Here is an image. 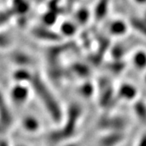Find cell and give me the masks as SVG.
Returning <instances> with one entry per match:
<instances>
[{"label":"cell","instance_id":"cell-19","mask_svg":"<svg viewBox=\"0 0 146 146\" xmlns=\"http://www.w3.org/2000/svg\"><path fill=\"white\" fill-rule=\"evenodd\" d=\"M76 31V25L71 21H64L60 26V32L64 36H72Z\"/></svg>","mask_w":146,"mask_h":146},{"label":"cell","instance_id":"cell-21","mask_svg":"<svg viewBox=\"0 0 146 146\" xmlns=\"http://www.w3.org/2000/svg\"><path fill=\"white\" fill-rule=\"evenodd\" d=\"M57 14L55 12L49 10V11H47L42 16V22L44 24V26L50 27L54 25L57 21Z\"/></svg>","mask_w":146,"mask_h":146},{"label":"cell","instance_id":"cell-17","mask_svg":"<svg viewBox=\"0 0 146 146\" xmlns=\"http://www.w3.org/2000/svg\"><path fill=\"white\" fill-rule=\"evenodd\" d=\"M134 111L137 118L142 123H146V104L141 100L136 101L134 104Z\"/></svg>","mask_w":146,"mask_h":146},{"label":"cell","instance_id":"cell-12","mask_svg":"<svg viewBox=\"0 0 146 146\" xmlns=\"http://www.w3.org/2000/svg\"><path fill=\"white\" fill-rule=\"evenodd\" d=\"M11 60L20 68H25L33 63V58L29 54L22 51L15 52L11 55Z\"/></svg>","mask_w":146,"mask_h":146},{"label":"cell","instance_id":"cell-35","mask_svg":"<svg viewBox=\"0 0 146 146\" xmlns=\"http://www.w3.org/2000/svg\"><path fill=\"white\" fill-rule=\"evenodd\" d=\"M36 1H42V0H36Z\"/></svg>","mask_w":146,"mask_h":146},{"label":"cell","instance_id":"cell-34","mask_svg":"<svg viewBox=\"0 0 146 146\" xmlns=\"http://www.w3.org/2000/svg\"><path fill=\"white\" fill-rule=\"evenodd\" d=\"M145 83H146V74H145Z\"/></svg>","mask_w":146,"mask_h":146},{"label":"cell","instance_id":"cell-22","mask_svg":"<svg viewBox=\"0 0 146 146\" xmlns=\"http://www.w3.org/2000/svg\"><path fill=\"white\" fill-rule=\"evenodd\" d=\"M13 15L14 13L11 8L8 10H0V29L7 25V23L13 18Z\"/></svg>","mask_w":146,"mask_h":146},{"label":"cell","instance_id":"cell-8","mask_svg":"<svg viewBox=\"0 0 146 146\" xmlns=\"http://www.w3.org/2000/svg\"><path fill=\"white\" fill-rule=\"evenodd\" d=\"M21 126L23 129L29 133L37 132L41 128L40 121L33 115H25L21 119Z\"/></svg>","mask_w":146,"mask_h":146},{"label":"cell","instance_id":"cell-29","mask_svg":"<svg viewBox=\"0 0 146 146\" xmlns=\"http://www.w3.org/2000/svg\"><path fill=\"white\" fill-rule=\"evenodd\" d=\"M0 146H11L9 144V142L6 140L5 138H3L0 140Z\"/></svg>","mask_w":146,"mask_h":146},{"label":"cell","instance_id":"cell-10","mask_svg":"<svg viewBox=\"0 0 146 146\" xmlns=\"http://www.w3.org/2000/svg\"><path fill=\"white\" fill-rule=\"evenodd\" d=\"M118 96L124 100H133L137 96V89L130 84H123L119 89Z\"/></svg>","mask_w":146,"mask_h":146},{"label":"cell","instance_id":"cell-11","mask_svg":"<svg viewBox=\"0 0 146 146\" xmlns=\"http://www.w3.org/2000/svg\"><path fill=\"white\" fill-rule=\"evenodd\" d=\"M110 0H98L94 7V16L96 21L103 20L109 9Z\"/></svg>","mask_w":146,"mask_h":146},{"label":"cell","instance_id":"cell-3","mask_svg":"<svg viewBox=\"0 0 146 146\" xmlns=\"http://www.w3.org/2000/svg\"><path fill=\"white\" fill-rule=\"evenodd\" d=\"M31 87L29 84L15 83L9 90V99L16 107H21L29 98Z\"/></svg>","mask_w":146,"mask_h":146},{"label":"cell","instance_id":"cell-24","mask_svg":"<svg viewBox=\"0 0 146 146\" xmlns=\"http://www.w3.org/2000/svg\"><path fill=\"white\" fill-rule=\"evenodd\" d=\"M94 85L91 83H89V82L84 83L83 85H81L80 88V94H81L82 96L85 97V98H89V97H91V96L93 95V94H94Z\"/></svg>","mask_w":146,"mask_h":146},{"label":"cell","instance_id":"cell-1","mask_svg":"<svg viewBox=\"0 0 146 146\" xmlns=\"http://www.w3.org/2000/svg\"><path fill=\"white\" fill-rule=\"evenodd\" d=\"M32 91L34 92L38 99L41 101L45 109L51 119L54 123H60L63 119V110L54 97L52 91L49 88L45 80L38 73H33L31 81L29 83Z\"/></svg>","mask_w":146,"mask_h":146},{"label":"cell","instance_id":"cell-18","mask_svg":"<svg viewBox=\"0 0 146 146\" xmlns=\"http://www.w3.org/2000/svg\"><path fill=\"white\" fill-rule=\"evenodd\" d=\"M130 25L139 33L146 36V22L143 19L131 17L130 19Z\"/></svg>","mask_w":146,"mask_h":146},{"label":"cell","instance_id":"cell-31","mask_svg":"<svg viewBox=\"0 0 146 146\" xmlns=\"http://www.w3.org/2000/svg\"><path fill=\"white\" fill-rule=\"evenodd\" d=\"M13 146V145H12ZM14 146H28V145H23V144H16V145H15Z\"/></svg>","mask_w":146,"mask_h":146},{"label":"cell","instance_id":"cell-33","mask_svg":"<svg viewBox=\"0 0 146 146\" xmlns=\"http://www.w3.org/2000/svg\"><path fill=\"white\" fill-rule=\"evenodd\" d=\"M68 146H77V145H68Z\"/></svg>","mask_w":146,"mask_h":146},{"label":"cell","instance_id":"cell-5","mask_svg":"<svg viewBox=\"0 0 146 146\" xmlns=\"http://www.w3.org/2000/svg\"><path fill=\"white\" fill-rule=\"evenodd\" d=\"M127 126L126 120L121 116L105 115L98 123V128L109 131H123Z\"/></svg>","mask_w":146,"mask_h":146},{"label":"cell","instance_id":"cell-7","mask_svg":"<svg viewBox=\"0 0 146 146\" xmlns=\"http://www.w3.org/2000/svg\"><path fill=\"white\" fill-rule=\"evenodd\" d=\"M124 139L125 135L123 131H110L100 139L99 145L100 146H116Z\"/></svg>","mask_w":146,"mask_h":146},{"label":"cell","instance_id":"cell-20","mask_svg":"<svg viewBox=\"0 0 146 146\" xmlns=\"http://www.w3.org/2000/svg\"><path fill=\"white\" fill-rule=\"evenodd\" d=\"M90 17V12L85 7H81L77 10L76 13V20L77 21V24L84 25L87 24Z\"/></svg>","mask_w":146,"mask_h":146},{"label":"cell","instance_id":"cell-30","mask_svg":"<svg viewBox=\"0 0 146 146\" xmlns=\"http://www.w3.org/2000/svg\"><path fill=\"white\" fill-rule=\"evenodd\" d=\"M134 2L136 3L137 4H146V0H134Z\"/></svg>","mask_w":146,"mask_h":146},{"label":"cell","instance_id":"cell-2","mask_svg":"<svg viewBox=\"0 0 146 146\" xmlns=\"http://www.w3.org/2000/svg\"><path fill=\"white\" fill-rule=\"evenodd\" d=\"M81 113L82 110L79 105H71L68 110L66 123L62 128L51 132L49 136V140L54 143H58L72 137L76 134Z\"/></svg>","mask_w":146,"mask_h":146},{"label":"cell","instance_id":"cell-28","mask_svg":"<svg viewBox=\"0 0 146 146\" xmlns=\"http://www.w3.org/2000/svg\"><path fill=\"white\" fill-rule=\"evenodd\" d=\"M137 146H146V132L141 136L137 143Z\"/></svg>","mask_w":146,"mask_h":146},{"label":"cell","instance_id":"cell-32","mask_svg":"<svg viewBox=\"0 0 146 146\" xmlns=\"http://www.w3.org/2000/svg\"><path fill=\"white\" fill-rule=\"evenodd\" d=\"M143 20L146 22V12L145 13V15H144V18H143Z\"/></svg>","mask_w":146,"mask_h":146},{"label":"cell","instance_id":"cell-23","mask_svg":"<svg viewBox=\"0 0 146 146\" xmlns=\"http://www.w3.org/2000/svg\"><path fill=\"white\" fill-rule=\"evenodd\" d=\"M12 45L11 36L5 32L0 31V50H5Z\"/></svg>","mask_w":146,"mask_h":146},{"label":"cell","instance_id":"cell-13","mask_svg":"<svg viewBox=\"0 0 146 146\" xmlns=\"http://www.w3.org/2000/svg\"><path fill=\"white\" fill-rule=\"evenodd\" d=\"M109 31L114 36H123L127 32V25L121 20H115L110 23Z\"/></svg>","mask_w":146,"mask_h":146},{"label":"cell","instance_id":"cell-25","mask_svg":"<svg viewBox=\"0 0 146 146\" xmlns=\"http://www.w3.org/2000/svg\"><path fill=\"white\" fill-rule=\"evenodd\" d=\"M125 68V64L121 60H115L112 63H110L108 65V68L110 71L115 73H119L122 72Z\"/></svg>","mask_w":146,"mask_h":146},{"label":"cell","instance_id":"cell-15","mask_svg":"<svg viewBox=\"0 0 146 146\" xmlns=\"http://www.w3.org/2000/svg\"><path fill=\"white\" fill-rule=\"evenodd\" d=\"M29 7L30 4L27 0H13L11 10L13 11L14 15H25L29 11Z\"/></svg>","mask_w":146,"mask_h":146},{"label":"cell","instance_id":"cell-26","mask_svg":"<svg viewBox=\"0 0 146 146\" xmlns=\"http://www.w3.org/2000/svg\"><path fill=\"white\" fill-rule=\"evenodd\" d=\"M124 48L121 46H115L111 50V54L115 60H121L123 55H124Z\"/></svg>","mask_w":146,"mask_h":146},{"label":"cell","instance_id":"cell-9","mask_svg":"<svg viewBox=\"0 0 146 146\" xmlns=\"http://www.w3.org/2000/svg\"><path fill=\"white\" fill-rule=\"evenodd\" d=\"M33 73L26 68H19L12 73V79L15 83L29 84L31 81Z\"/></svg>","mask_w":146,"mask_h":146},{"label":"cell","instance_id":"cell-4","mask_svg":"<svg viewBox=\"0 0 146 146\" xmlns=\"http://www.w3.org/2000/svg\"><path fill=\"white\" fill-rule=\"evenodd\" d=\"M13 115L9 103L0 91V140L13 124Z\"/></svg>","mask_w":146,"mask_h":146},{"label":"cell","instance_id":"cell-16","mask_svg":"<svg viewBox=\"0 0 146 146\" xmlns=\"http://www.w3.org/2000/svg\"><path fill=\"white\" fill-rule=\"evenodd\" d=\"M133 65L139 70L146 68V52L145 50H137L132 56Z\"/></svg>","mask_w":146,"mask_h":146},{"label":"cell","instance_id":"cell-27","mask_svg":"<svg viewBox=\"0 0 146 146\" xmlns=\"http://www.w3.org/2000/svg\"><path fill=\"white\" fill-rule=\"evenodd\" d=\"M73 71L75 72L78 73L79 76H86L89 73V69L86 66H84L83 64H79L76 63L73 66Z\"/></svg>","mask_w":146,"mask_h":146},{"label":"cell","instance_id":"cell-14","mask_svg":"<svg viewBox=\"0 0 146 146\" xmlns=\"http://www.w3.org/2000/svg\"><path fill=\"white\" fill-rule=\"evenodd\" d=\"M102 84L101 85L102 94L100 96V104L102 106H106L113 102V90L107 84Z\"/></svg>","mask_w":146,"mask_h":146},{"label":"cell","instance_id":"cell-6","mask_svg":"<svg viewBox=\"0 0 146 146\" xmlns=\"http://www.w3.org/2000/svg\"><path fill=\"white\" fill-rule=\"evenodd\" d=\"M31 34L36 39L46 42H57L62 39L60 34L50 30L46 26H35L31 29Z\"/></svg>","mask_w":146,"mask_h":146}]
</instances>
